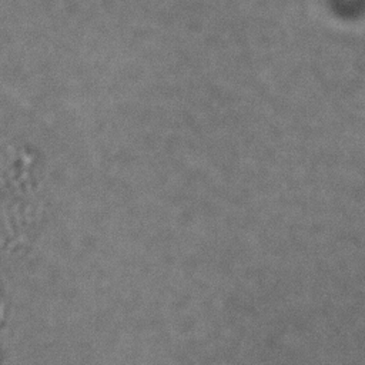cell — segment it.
<instances>
[{
	"label": "cell",
	"mask_w": 365,
	"mask_h": 365,
	"mask_svg": "<svg viewBox=\"0 0 365 365\" xmlns=\"http://www.w3.org/2000/svg\"><path fill=\"white\" fill-rule=\"evenodd\" d=\"M3 312H4V307H3L1 298H0V324H1V321H3Z\"/></svg>",
	"instance_id": "cell-1"
}]
</instances>
